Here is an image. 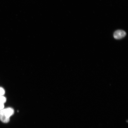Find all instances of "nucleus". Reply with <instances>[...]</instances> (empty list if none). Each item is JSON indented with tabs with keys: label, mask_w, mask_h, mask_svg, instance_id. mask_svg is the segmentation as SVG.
I'll return each instance as SVG.
<instances>
[{
	"label": "nucleus",
	"mask_w": 128,
	"mask_h": 128,
	"mask_svg": "<svg viewBox=\"0 0 128 128\" xmlns=\"http://www.w3.org/2000/svg\"><path fill=\"white\" fill-rule=\"evenodd\" d=\"M6 101V98L4 96H0V110L4 108V104Z\"/></svg>",
	"instance_id": "3"
},
{
	"label": "nucleus",
	"mask_w": 128,
	"mask_h": 128,
	"mask_svg": "<svg viewBox=\"0 0 128 128\" xmlns=\"http://www.w3.org/2000/svg\"><path fill=\"white\" fill-rule=\"evenodd\" d=\"M5 93L4 90L3 88L0 87V96H4Z\"/></svg>",
	"instance_id": "4"
},
{
	"label": "nucleus",
	"mask_w": 128,
	"mask_h": 128,
	"mask_svg": "<svg viewBox=\"0 0 128 128\" xmlns=\"http://www.w3.org/2000/svg\"><path fill=\"white\" fill-rule=\"evenodd\" d=\"M14 111L13 108H8L0 110V120L3 122H8L11 116L14 114Z\"/></svg>",
	"instance_id": "1"
},
{
	"label": "nucleus",
	"mask_w": 128,
	"mask_h": 128,
	"mask_svg": "<svg viewBox=\"0 0 128 128\" xmlns=\"http://www.w3.org/2000/svg\"><path fill=\"white\" fill-rule=\"evenodd\" d=\"M126 32L122 30H118L115 32L114 34V37L116 39H120L126 36Z\"/></svg>",
	"instance_id": "2"
}]
</instances>
